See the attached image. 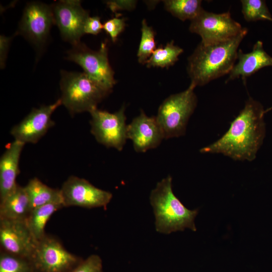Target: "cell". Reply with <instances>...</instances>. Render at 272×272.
Returning a JSON list of instances; mask_svg holds the SVG:
<instances>
[{"label":"cell","mask_w":272,"mask_h":272,"mask_svg":"<svg viewBox=\"0 0 272 272\" xmlns=\"http://www.w3.org/2000/svg\"><path fill=\"white\" fill-rule=\"evenodd\" d=\"M265 113L262 105L250 97L228 130L200 152L222 154L234 160H254L265 136Z\"/></svg>","instance_id":"obj_1"},{"label":"cell","mask_w":272,"mask_h":272,"mask_svg":"<svg viewBox=\"0 0 272 272\" xmlns=\"http://www.w3.org/2000/svg\"><path fill=\"white\" fill-rule=\"evenodd\" d=\"M248 30L228 40L209 45L200 42L188 59L187 72L191 83L202 86L229 74L237 59L238 48Z\"/></svg>","instance_id":"obj_2"},{"label":"cell","mask_w":272,"mask_h":272,"mask_svg":"<svg viewBox=\"0 0 272 272\" xmlns=\"http://www.w3.org/2000/svg\"><path fill=\"white\" fill-rule=\"evenodd\" d=\"M150 200L157 232L168 234L186 228L196 231L194 219L198 210L188 209L174 195L170 175L158 182L151 192Z\"/></svg>","instance_id":"obj_3"},{"label":"cell","mask_w":272,"mask_h":272,"mask_svg":"<svg viewBox=\"0 0 272 272\" xmlns=\"http://www.w3.org/2000/svg\"><path fill=\"white\" fill-rule=\"evenodd\" d=\"M60 76L59 99L71 115L90 113L109 94L84 72L62 70Z\"/></svg>","instance_id":"obj_4"},{"label":"cell","mask_w":272,"mask_h":272,"mask_svg":"<svg viewBox=\"0 0 272 272\" xmlns=\"http://www.w3.org/2000/svg\"><path fill=\"white\" fill-rule=\"evenodd\" d=\"M195 87L190 83L187 89L169 96L160 105L156 117L165 139L185 134L188 120L197 105Z\"/></svg>","instance_id":"obj_5"},{"label":"cell","mask_w":272,"mask_h":272,"mask_svg":"<svg viewBox=\"0 0 272 272\" xmlns=\"http://www.w3.org/2000/svg\"><path fill=\"white\" fill-rule=\"evenodd\" d=\"M66 59L79 64L84 73L104 90L111 92L116 81L109 62L106 43L102 42L98 50H93L80 42L67 52Z\"/></svg>","instance_id":"obj_6"},{"label":"cell","mask_w":272,"mask_h":272,"mask_svg":"<svg viewBox=\"0 0 272 272\" xmlns=\"http://www.w3.org/2000/svg\"><path fill=\"white\" fill-rule=\"evenodd\" d=\"M244 28L234 20L229 12L216 14L202 9L191 21L189 31L199 35L201 43L213 44L232 39L242 32Z\"/></svg>","instance_id":"obj_7"},{"label":"cell","mask_w":272,"mask_h":272,"mask_svg":"<svg viewBox=\"0 0 272 272\" xmlns=\"http://www.w3.org/2000/svg\"><path fill=\"white\" fill-rule=\"evenodd\" d=\"M90 114V131L97 142L107 148L121 151L127 139L124 106L113 113L97 108Z\"/></svg>","instance_id":"obj_8"},{"label":"cell","mask_w":272,"mask_h":272,"mask_svg":"<svg viewBox=\"0 0 272 272\" xmlns=\"http://www.w3.org/2000/svg\"><path fill=\"white\" fill-rule=\"evenodd\" d=\"M82 260L46 234L37 242L30 260L35 272H70Z\"/></svg>","instance_id":"obj_9"},{"label":"cell","mask_w":272,"mask_h":272,"mask_svg":"<svg viewBox=\"0 0 272 272\" xmlns=\"http://www.w3.org/2000/svg\"><path fill=\"white\" fill-rule=\"evenodd\" d=\"M64 207L76 206L85 208L106 207L112 194L94 186L88 180L70 176L60 189Z\"/></svg>","instance_id":"obj_10"},{"label":"cell","mask_w":272,"mask_h":272,"mask_svg":"<svg viewBox=\"0 0 272 272\" xmlns=\"http://www.w3.org/2000/svg\"><path fill=\"white\" fill-rule=\"evenodd\" d=\"M51 6L54 24L58 27L62 38L73 46L80 43L81 38L85 34V22L89 17L81 1H59Z\"/></svg>","instance_id":"obj_11"},{"label":"cell","mask_w":272,"mask_h":272,"mask_svg":"<svg viewBox=\"0 0 272 272\" xmlns=\"http://www.w3.org/2000/svg\"><path fill=\"white\" fill-rule=\"evenodd\" d=\"M54 24L51 6L39 2L26 6L19 24L18 33L37 47L46 42L51 27Z\"/></svg>","instance_id":"obj_12"},{"label":"cell","mask_w":272,"mask_h":272,"mask_svg":"<svg viewBox=\"0 0 272 272\" xmlns=\"http://www.w3.org/2000/svg\"><path fill=\"white\" fill-rule=\"evenodd\" d=\"M61 105V100L58 99L52 104L33 108L11 129L10 133L14 140L25 145L37 143L54 126L51 116Z\"/></svg>","instance_id":"obj_13"},{"label":"cell","mask_w":272,"mask_h":272,"mask_svg":"<svg viewBox=\"0 0 272 272\" xmlns=\"http://www.w3.org/2000/svg\"><path fill=\"white\" fill-rule=\"evenodd\" d=\"M2 251L31 260L37 242L25 220L0 219Z\"/></svg>","instance_id":"obj_14"},{"label":"cell","mask_w":272,"mask_h":272,"mask_svg":"<svg viewBox=\"0 0 272 272\" xmlns=\"http://www.w3.org/2000/svg\"><path fill=\"white\" fill-rule=\"evenodd\" d=\"M126 135L140 153L157 148L164 139L156 117L148 116L143 111L127 125Z\"/></svg>","instance_id":"obj_15"},{"label":"cell","mask_w":272,"mask_h":272,"mask_svg":"<svg viewBox=\"0 0 272 272\" xmlns=\"http://www.w3.org/2000/svg\"><path fill=\"white\" fill-rule=\"evenodd\" d=\"M25 144L14 140L7 147L0 158V201L18 185L16 182L19 162Z\"/></svg>","instance_id":"obj_16"},{"label":"cell","mask_w":272,"mask_h":272,"mask_svg":"<svg viewBox=\"0 0 272 272\" xmlns=\"http://www.w3.org/2000/svg\"><path fill=\"white\" fill-rule=\"evenodd\" d=\"M238 62L235 64L229 74L226 82L241 77L245 82L246 78L254 74L260 69L272 66V57L264 50L263 43L257 41L251 52L244 53L239 50Z\"/></svg>","instance_id":"obj_17"},{"label":"cell","mask_w":272,"mask_h":272,"mask_svg":"<svg viewBox=\"0 0 272 272\" xmlns=\"http://www.w3.org/2000/svg\"><path fill=\"white\" fill-rule=\"evenodd\" d=\"M31 211L25 187L19 185L0 201V219L26 221Z\"/></svg>","instance_id":"obj_18"},{"label":"cell","mask_w":272,"mask_h":272,"mask_svg":"<svg viewBox=\"0 0 272 272\" xmlns=\"http://www.w3.org/2000/svg\"><path fill=\"white\" fill-rule=\"evenodd\" d=\"M24 187L29 197L32 210L51 203L63 205L60 189L50 187L36 177L31 179Z\"/></svg>","instance_id":"obj_19"},{"label":"cell","mask_w":272,"mask_h":272,"mask_svg":"<svg viewBox=\"0 0 272 272\" xmlns=\"http://www.w3.org/2000/svg\"><path fill=\"white\" fill-rule=\"evenodd\" d=\"M64 207L61 203H51L31 211L26 220L27 225L34 239L37 242L45 235V226L52 215Z\"/></svg>","instance_id":"obj_20"},{"label":"cell","mask_w":272,"mask_h":272,"mask_svg":"<svg viewBox=\"0 0 272 272\" xmlns=\"http://www.w3.org/2000/svg\"><path fill=\"white\" fill-rule=\"evenodd\" d=\"M182 48L174 44L173 41L167 43L164 46L157 48L146 64L148 67H169L173 65L178 59V56L183 52Z\"/></svg>","instance_id":"obj_21"},{"label":"cell","mask_w":272,"mask_h":272,"mask_svg":"<svg viewBox=\"0 0 272 272\" xmlns=\"http://www.w3.org/2000/svg\"><path fill=\"white\" fill-rule=\"evenodd\" d=\"M163 3L168 12L183 21H191L203 9L200 0H166Z\"/></svg>","instance_id":"obj_22"},{"label":"cell","mask_w":272,"mask_h":272,"mask_svg":"<svg viewBox=\"0 0 272 272\" xmlns=\"http://www.w3.org/2000/svg\"><path fill=\"white\" fill-rule=\"evenodd\" d=\"M242 13L247 22L268 20L272 22V16L262 0H242Z\"/></svg>","instance_id":"obj_23"},{"label":"cell","mask_w":272,"mask_h":272,"mask_svg":"<svg viewBox=\"0 0 272 272\" xmlns=\"http://www.w3.org/2000/svg\"><path fill=\"white\" fill-rule=\"evenodd\" d=\"M141 39L137 53L138 61L140 63L146 64L156 49L155 32L148 26L145 19L142 22Z\"/></svg>","instance_id":"obj_24"},{"label":"cell","mask_w":272,"mask_h":272,"mask_svg":"<svg viewBox=\"0 0 272 272\" xmlns=\"http://www.w3.org/2000/svg\"><path fill=\"white\" fill-rule=\"evenodd\" d=\"M30 260L4 251L0 254V272H34Z\"/></svg>","instance_id":"obj_25"},{"label":"cell","mask_w":272,"mask_h":272,"mask_svg":"<svg viewBox=\"0 0 272 272\" xmlns=\"http://www.w3.org/2000/svg\"><path fill=\"white\" fill-rule=\"evenodd\" d=\"M70 272H103L102 259L99 255L92 254Z\"/></svg>","instance_id":"obj_26"},{"label":"cell","mask_w":272,"mask_h":272,"mask_svg":"<svg viewBox=\"0 0 272 272\" xmlns=\"http://www.w3.org/2000/svg\"><path fill=\"white\" fill-rule=\"evenodd\" d=\"M125 27V19L118 17L109 19L103 24V29L109 35L113 42L116 41Z\"/></svg>","instance_id":"obj_27"},{"label":"cell","mask_w":272,"mask_h":272,"mask_svg":"<svg viewBox=\"0 0 272 272\" xmlns=\"http://www.w3.org/2000/svg\"><path fill=\"white\" fill-rule=\"evenodd\" d=\"M102 29L103 24L100 18L97 16H89L85 22L84 32L85 34L97 35Z\"/></svg>","instance_id":"obj_28"},{"label":"cell","mask_w":272,"mask_h":272,"mask_svg":"<svg viewBox=\"0 0 272 272\" xmlns=\"http://www.w3.org/2000/svg\"><path fill=\"white\" fill-rule=\"evenodd\" d=\"M136 3L135 1H109L106 2L107 7L113 12L121 10H132Z\"/></svg>","instance_id":"obj_29"},{"label":"cell","mask_w":272,"mask_h":272,"mask_svg":"<svg viewBox=\"0 0 272 272\" xmlns=\"http://www.w3.org/2000/svg\"><path fill=\"white\" fill-rule=\"evenodd\" d=\"M12 39V37H7L3 35L0 36V66L1 69H4L6 66L7 54Z\"/></svg>","instance_id":"obj_30"},{"label":"cell","mask_w":272,"mask_h":272,"mask_svg":"<svg viewBox=\"0 0 272 272\" xmlns=\"http://www.w3.org/2000/svg\"><path fill=\"white\" fill-rule=\"evenodd\" d=\"M272 109V107L268 108L267 110H265V113L267 112V111H269L270 110Z\"/></svg>","instance_id":"obj_31"},{"label":"cell","mask_w":272,"mask_h":272,"mask_svg":"<svg viewBox=\"0 0 272 272\" xmlns=\"http://www.w3.org/2000/svg\"><path fill=\"white\" fill-rule=\"evenodd\" d=\"M34 272H35V271H34Z\"/></svg>","instance_id":"obj_32"}]
</instances>
